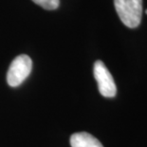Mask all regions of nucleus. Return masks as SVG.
<instances>
[{"label": "nucleus", "mask_w": 147, "mask_h": 147, "mask_svg": "<svg viewBox=\"0 0 147 147\" xmlns=\"http://www.w3.org/2000/svg\"><path fill=\"white\" fill-rule=\"evenodd\" d=\"M35 4L39 5L45 10H55L60 5V0H32Z\"/></svg>", "instance_id": "obj_5"}, {"label": "nucleus", "mask_w": 147, "mask_h": 147, "mask_svg": "<svg viewBox=\"0 0 147 147\" xmlns=\"http://www.w3.org/2000/svg\"><path fill=\"white\" fill-rule=\"evenodd\" d=\"M116 12L126 27L134 29L142 17V0H114Z\"/></svg>", "instance_id": "obj_1"}, {"label": "nucleus", "mask_w": 147, "mask_h": 147, "mask_svg": "<svg viewBox=\"0 0 147 147\" xmlns=\"http://www.w3.org/2000/svg\"><path fill=\"white\" fill-rule=\"evenodd\" d=\"M93 73L98 83L100 94L105 98H114L117 94V87H116L113 77L104 62L97 60L94 63Z\"/></svg>", "instance_id": "obj_3"}, {"label": "nucleus", "mask_w": 147, "mask_h": 147, "mask_svg": "<svg viewBox=\"0 0 147 147\" xmlns=\"http://www.w3.org/2000/svg\"><path fill=\"white\" fill-rule=\"evenodd\" d=\"M71 147H104L101 142L86 132L75 133L70 137Z\"/></svg>", "instance_id": "obj_4"}, {"label": "nucleus", "mask_w": 147, "mask_h": 147, "mask_svg": "<svg viewBox=\"0 0 147 147\" xmlns=\"http://www.w3.org/2000/svg\"><path fill=\"white\" fill-rule=\"evenodd\" d=\"M32 61L29 55H20L15 57L10 65L7 74V82L11 87H17L30 76Z\"/></svg>", "instance_id": "obj_2"}, {"label": "nucleus", "mask_w": 147, "mask_h": 147, "mask_svg": "<svg viewBox=\"0 0 147 147\" xmlns=\"http://www.w3.org/2000/svg\"><path fill=\"white\" fill-rule=\"evenodd\" d=\"M145 12H146V14H147V10H146V11H145Z\"/></svg>", "instance_id": "obj_6"}]
</instances>
